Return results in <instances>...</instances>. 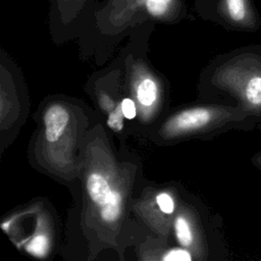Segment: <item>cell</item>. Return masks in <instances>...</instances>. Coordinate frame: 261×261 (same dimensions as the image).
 <instances>
[{
	"label": "cell",
	"mask_w": 261,
	"mask_h": 261,
	"mask_svg": "<svg viewBox=\"0 0 261 261\" xmlns=\"http://www.w3.org/2000/svg\"><path fill=\"white\" fill-rule=\"evenodd\" d=\"M147 12L156 18H165L178 8V0H142Z\"/></svg>",
	"instance_id": "5b68a950"
},
{
	"label": "cell",
	"mask_w": 261,
	"mask_h": 261,
	"mask_svg": "<svg viewBox=\"0 0 261 261\" xmlns=\"http://www.w3.org/2000/svg\"><path fill=\"white\" fill-rule=\"evenodd\" d=\"M251 162L253 164V166L255 168H257L258 170L261 171V150L258 151L257 153H255L252 158H251Z\"/></svg>",
	"instance_id": "9a60e30c"
},
{
	"label": "cell",
	"mask_w": 261,
	"mask_h": 261,
	"mask_svg": "<svg viewBox=\"0 0 261 261\" xmlns=\"http://www.w3.org/2000/svg\"><path fill=\"white\" fill-rule=\"evenodd\" d=\"M157 97V86L151 79H144L137 87V98L143 106L152 105Z\"/></svg>",
	"instance_id": "52a82bcc"
},
{
	"label": "cell",
	"mask_w": 261,
	"mask_h": 261,
	"mask_svg": "<svg viewBox=\"0 0 261 261\" xmlns=\"http://www.w3.org/2000/svg\"><path fill=\"white\" fill-rule=\"evenodd\" d=\"M222 84L225 92L253 124L261 128V46L243 49L224 64Z\"/></svg>",
	"instance_id": "6da1fadb"
},
{
	"label": "cell",
	"mask_w": 261,
	"mask_h": 261,
	"mask_svg": "<svg viewBox=\"0 0 261 261\" xmlns=\"http://www.w3.org/2000/svg\"><path fill=\"white\" fill-rule=\"evenodd\" d=\"M87 191L90 199L100 206L106 204L113 193L107 178L98 172H93L88 176Z\"/></svg>",
	"instance_id": "277c9868"
},
{
	"label": "cell",
	"mask_w": 261,
	"mask_h": 261,
	"mask_svg": "<svg viewBox=\"0 0 261 261\" xmlns=\"http://www.w3.org/2000/svg\"><path fill=\"white\" fill-rule=\"evenodd\" d=\"M157 205L163 213L171 214L174 210V203L172 198L166 193H160L156 198Z\"/></svg>",
	"instance_id": "8fae6325"
},
{
	"label": "cell",
	"mask_w": 261,
	"mask_h": 261,
	"mask_svg": "<svg viewBox=\"0 0 261 261\" xmlns=\"http://www.w3.org/2000/svg\"><path fill=\"white\" fill-rule=\"evenodd\" d=\"M121 203H122L121 194L117 190H114L110 200L106 204L100 206L101 207L100 214L102 219L106 222L115 221L120 215Z\"/></svg>",
	"instance_id": "8992f818"
},
{
	"label": "cell",
	"mask_w": 261,
	"mask_h": 261,
	"mask_svg": "<svg viewBox=\"0 0 261 261\" xmlns=\"http://www.w3.org/2000/svg\"><path fill=\"white\" fill-rule=\"evenodd\" d=\"M28 251L37 257H44L48 251V240L43 234L36 236L29 244Z\"/></svg>",
	"instance_id": "9c48e42d"
},
{
	"label": "cell",
	"mask_w": 261,
	"mask_h": 261,
	"mask_svg": "<svg viewBox=\"0 0 261 261\" xmlns=\"http://www.w3.org/2000/svg\"><path fill=\"white\" fill-rule=\"evenodd\" d=\"M86 0H58V7L62 8H80Z\"/></svg>",
	"instance_id": "5bb4252c"
},
{
	"label": "cell",
	"mask_w": 261,
	"mask_h": 261,
	"mask_svg": "<svg viewBox=\"0 0 261 261\" xmlns=\"http://www.w3.org/2000/svg\"><path fill=\"white\" fill-rule=\"evenodd\" d=\"M175 234L177 242L182 247H189L193 243V233L190 228V225L185 217L178 216L174 222Z\"/></svg>",
	"instance_id": "ba28073f"
},
{
	"label": "cell",
	"mask_w": 261,
	"mask_h": 261,
	"mask_svg": "<svg viewBox=\"0 0 261 261\" xmlns=\"http://www.w3.org/2000/svg\"><path fill=\"white\" fill-rule=\"evenodd\" d=\"M123 112L121 109V104H118L114 107V109L110 112L107 118V124L113 130L119 132L123 127Z\"/></svg>",
	"instance_id": "30bf717a"
},
{
	"label": "cell",
	"mask_w": 261,
	"mask_h": 261,
	"mask_svg": "<svg viewBox=\"0 0 261 261\" xmlns=\"http://www.w3.org/2000/svg\"><path fill=\"white\" fill-rule=\"evenodd\" d=\"M120 104H121V109H122L124 117L127 119H133L137 114L135 102L129 98H124L120 102Z\"/></svg>",
	"instance_id": "4fadbf2b"
},
{
	"label": "cell",
	"mask_w": 261,
	"mask_h": 261,
	"mask_svg": "<svg viewBox=\"0 0 261 261\" xmlns=\"http://www.w3.org/2000/svg\"><path fill=\"white\" fill-rule=\"evenodd\" d=\"M219 7L222 15L232 25L248 31L258 29L259 21L250 0H220Z\"/></svg>",
	"instance_id": "7a4b0ae2"
},
{
	"label": "cell",
	"mask_w": 261,
	"mask_h": 261,
	"mask_svg": "<svg viewBox=\"0 0 261 261\" xmlns=\"http://www.w3.org/2000/svg\"><path fill=\"white\" fill-rule=\"evenodd\" d=\"M163 259L166 261H190L192 257L190 253L184 249H173L169 251Z\"/></svg>",
	"instance_id": "7c38bea8"
},
{
	"label": "cell",
	"mask_w": 261,
	"mask_h": 261,
	"mask_svg": "<svg viewBox=\"0 0 261 261\" xmlns=\"http://www.w3.org/2000/svg\"><path fill=\"white\" fill-rule=\"evenodd\" d=\"M68 119V111L62 105L55 104L48 107L44 115L46 140L50 143L59 140L65 130Z\"/></svg>",
	"instance_id": "3957f363"
}]
</instances>
